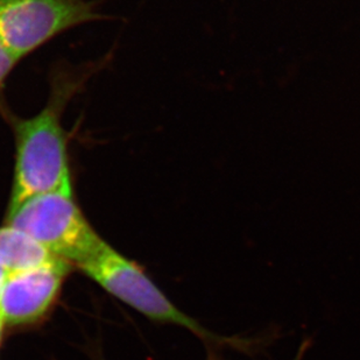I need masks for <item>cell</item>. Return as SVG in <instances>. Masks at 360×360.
Instances as JSON below:
<instances>
[{
	"label": "cell",
	"mask_w": 360,
	"mask_h": 360,
	"mask_svg": "<svg viewBox=\"0 0 360 360\" xmlns=\"http://www.w3.org/2000/svg\"><path fill=\"white\" fill-rule=\"evenodd\" d=\"M77 269L143 316L155 322L182 326L211 347H231L246 354H253L262 347V340L219 336L205 329L170 302L136 262L126 258L108 243Z\"/></svg>",
	"instance_id": "obj_2"
},
{
	"label": "cell",
	"mask_w": 360,
	"mask_h": 360,
	"mask_svg": "<svg viewBox=\"0 0 360 360\" xmlns=\"http://www.w3.org/2000/svg\"><path fill=\"white\" fill-rule=\"evenodd\" d=\"M99 17L88 0H0V41L20 61L62 33Z\"/></svg>",
	"instance_id": "obj_4"
},
{
	"label": "cell",
	"mask_w": 360,
	"mask_h": 360,
	"mask_svg": "<svg viewBox=\"0 0 360 360\" xmlns=\"http://www.w3.org/2000/svg\"><path fill=\"white\" fill-rule=\"evenodd\" d=\"M5 224L24 231L56 258L79 267L106 241L92 228L74 191H54L25 200Z\"/></svg>",
	"instance_id": "obj_3"
},
{
	"label": "cell",
	"mask_w": 360,
	"mask_h": 360,
	"mask_svg": "<svg viewBox=\"0 0 360 360\" xmlns=\"http://www.w3.org/2000/svg\"><path fill=\"white\" fill-rule=\"evenodd\" d=\"M310 345H311V343H310L309 340H303L302 343H301V345H300L297 354H296L295 357H294V359L292 360H303V358H304V356H306L307 351H308V349H309Z\"/></svg>",
	"instance_id": "obj_8"
},
{
	"label": "cell",
	"mask_w": 360,
	"mask_h": 360,
	"mask_svg": "<svg viewBox=\"0 0 360 360\" xmlns=\"http://www.w3.org/2000/svg\"><path fill=\"white\" fill-rule=\"evenodd\" d=\"M207 360H221V357H218V354L214 351H209L207 352Z\"/></svg>",
	"instance_id": "obj_9"
},
{
	"label": "cell",
	"mask_w": 360,
	"mask_h": 360,
	"mask_svg": "<svg viewBox=\"0 0 360 360\" xmlns=\"http://www.w3.org/2000/svg\"><path fill=\"white\" fill-rule=\"evenodd\" d=\"M84 72H56L47 103L35 116L11 117L15 141L13 181L6 214L25 200L54 191H74L68 136L62 117L88 79Z\"/></svg>",
	"instance_id": "obj_1"
},
{
	"label": "cell",
	"mask_w": 360,
	"mask_h": 360,
	"mask_svg": "<svg viewBox=\"0 0 360 360\" xmlns=\"http://www.w3.org/2000/svg\"><path fill=\"white\" fill-rule=\"evenodd\" d=\"M18 62L19 60L0 41V110H1V102H3L1 98H3L4 86Z\"/></svg>",
	"instance_id": "obj_7"
},
{
	"label": "cell",
	"mask_w": 360,
	"mask_h": 360,
	"mask_svg": "<svg viewBox=\"0 0 360 360\" xmlns=\"http://www.w3.org/2000/svg\"><path fill=\"white\" fill-rule=\"evenodd\" d=\"M72 265L55 258L33 269L11 273L0 292L5 326H27L44 320L61 292Z\"/></svg>",
	"instance_id": "obj_5"
},
{
	"label": "cell",
	"mask_w": 360,
	"mask_h": 360,
	"mask_svg": "<svg viewBox=\"0 0 360 360\" xmlns=\"http://www.w3.org/2000/svg\"><path fill=\"white\" fill-rule=\"evenodd\" d=\"M4 328H5V323L0 319V344H1V340H3Z\"/></svg>",
	"instance_id": "obj_10"
},
{
	"label": "cell",
	"mask_w": 360,
	"mask_h": 360,
	"mask_svg": "<svg viewBox=\"0 0 360 360\" xmlns=\"http://www.w3.org/2000/svg\"><path fill=\"white\" fill-rule=\"evenodd\" d=\"M55 258L24 231L12 225L0 226V267L7 274L44 265Z\"/></svg>",
	"instance_id": "obj_6"
}]
</instances>
